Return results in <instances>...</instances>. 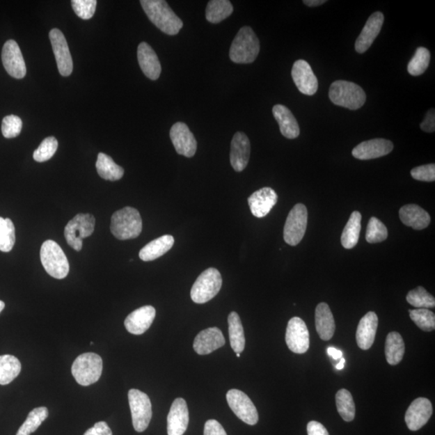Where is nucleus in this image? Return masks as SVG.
Returning a JSON list of instances; mask_svg holds the SVG:
<instances>
[{"label":"nucleus","instance_id":"nucleus-1","mask_svg":"<svg viewBox=\"0 0 435 435\" xmlns=\"http://www.w3.org/2000/svg\"><path fill=\"white\" fill-rule=\"evenodd\" d=\"M141 4L150 22L161 32L171 35L180 32L183 27L182 20L174 13L166 1L141 0Z\"/></svg>","mask_w":435,"mask_h":435},{"label":"nucleus","instance_id":"nucleus-2","mask_svg":"<svg viewBox=\"0 0 435 435\" xmlns=\"http://www.w3.org/2000/svg\"><path fill=\"white\" fill-rule=\"evenodd\" d=\"M260 40L252 28L239 29L230 49V58L235 63H253L260 53Z\"/></svg>","mask_w":435,"mask_h":435},{"label":"nucleus","instance_id":"nucleus-3","mask_svg":"<svg viewBox=\"0 0 435 435\" xmlns=\"http://www.w3.org/2000/svg\"><path fill=\"white\" fill-rule=\"evenodd\" d=\"M111 232L120 240L139 237L142 232V219L139 212L127 207L115 212L111 217Z\"/></svg>","mask_w":435,"mask_h":435},{"label":"nucleus","instance_id":"nucleus-4","mask_svg":"<svg viewBox=\"0 0 435 435\" xmlns=\"http://www.w3.org/2000/svg\"><path fill=\"white\" fill-rule=\"evenodd\" d=\"M329 97L334 104L349 110L360 109L367 98L365 90L359 85L344 80L331 84Z\"/></svg>","mask_w":435,"mask_h":435},{"label":"nucleus","instance_id":"nucleus-5","mask_svg":"<svg viewBox=\"0 0 435 435\" xmlns=\"http://www.w3.org/2000/svg\"><path fill=\"white\" fill-rule=\"evenodd\" d=\"M40 260L46 272L56 279H63L70 272V264L63 250L54 240H46L40 248Z\"/></svg>","mask_w":435,"mask_h":435},{"label":"nucleus","instance_id":"nucleus-6","mask_svg":"<svg viewBox=\"0 0 435 435\" xmlns=\"http://www.w3.org/2000/svg\"><path fill=\"white\" fill-rule=\"evenodd\" d=\"M71 371L80 386H89L98 381L102 376V358L95 353H84L76 358Z\"/></svg>","mask_w":435,"mask_h":435},{"label":"nucleus","instance_id":"nucleus-7","mask_svg":"<svg viewBox=\"0 0 435 435\" xmlns=\"http://www.w3.org/2000/svg\"><path fill=\"white\" fill-rule=\"evenodd\" d=\"M223 284L222 276L219 271L214 268H209L199 275L192 286L191 296L193 303L204 304L214 298Z\"/></svg>","mask_w":435,"mask_h":435},{"label":"nucleus","instance_id":"nucleus-8","mask_svg":"<svg viewBox=\"0 0 435 435\" xmlns=\"http://www.w3.org/2000/svg\"><path fill=\"white\" fill-rule=\"evenodd\" d=\"M95 219L90 214H78L66 224L64 235L66 242L76 251L83 248V239L94 233Z\"/></svg>","mask_w":435,"mask_h":435},{"label":"nucleus","instance_id":"nucleus-9","mask_svg":"<svg viewBox=\"0 0 435 435\" xmlns=\"http://www.w3.org/2000/svg\"><path fill=\"white\" fill-rule=\"evenodd\" d=\"M129 402L133 427L137 432H144L152 416L150 399L146 393L133 388L129 392Z\"/></svg>","mask_w":435,"mask_h":435},{"label":"nucleus","instance_id":"nucleus-10","mask_svg":"<svg viewBox=\"0 0 435 435\" xmlns=\"http://www.w3.org/2000/svg\"><path fill=\"white\" fill-rule=\"evenodd\" d=\"M307 223H308V212L305 205L296 204L289 213L284 227V239L286 244L296 246L303 239Z\"/></svg>","mask_w":435,"mask_h":435},{"label":"nucleus","instance_id":"nucleus-11","mask_svg":"<svg viewBox=\"0 0 435 435\" xmlns=\"http://www.w3.org/2000/svg\"><path fill=\"white\" fill-rule=\"evenodd\" d=\"M227 401L235 416L240 420L254 426L259 420L257 408L246 393L238 390H231L227 393Z\"/></svg>","mask_w":435,"mask_h":435},{"label":"nucleus","instance_id":"nucleus-12","mask_svg":"<svg viewBox=\"0 0 435 435\" xmlns=\"http://www.w3.org/2000/svg\"><path fill=\"white\" fill-rule=\"evenodd\" d=\"M285 342L289 349L296 354H304L309 349L310 333L305 322L294 317L286 329Z\"/></svg>","mask_w":435,"mask_h":435},{"label":"nucleus","instance_id":"nucleus-13","mask_svg":"<svg viewBox=\"0 0 435 435\" xmlns=\"http://www.w3.org/2000/svg\"><path fill=\"white\" fill-rule=\"evenodd\" d=\"M49 39L59 73L64 77L70 76L73 72V59L64 34L59 29H54L50 31Z\"/></svg>","mask_w":435,"mask_h":435},{"label":"nucleus","instance_id":"nucleus-14","mask_svg":"<svg viewBox=\"0 0 435 435\" xmlns=\"http://www.w3.org/2000/svg\"><path fill=\"white\" fill-rule=\"evenodd\" d=\"M2 61L5 70L10 76L17 79H24L27 70L22 50L13 40L4 44L2 50Z\"/></svg>","mask_w":435,"mask_h":435},{"label":"nucleus","instance_id":"nucleus-15","mask_svg":"<svg viewBox=\"0 0 435 435\" xmlns=\"http://www.w3.org/2000/svg\"><path fill=\"white\" fill-rule=\"evenodd\" d=\"M171 139L177 155L192 157L197 151V141L188 126L177 122L171 129Z\"/></svg>","mask_w":435,"mask_h":435},{"label":"nucleus","instance_id":"nucleus-16","mask_svg":"<svg viewBox=\"0 0 435 435\" xmlns=\"http://www.w3.org/2000/svg\"><path fill=\"white\" fill-rule=\"evenodd\" d=\"M291 74L301 93L306 95H314L318 90V79L307 61L304 60L295 61Z\"/></svg>","mask_w":435,"mask_h":435},{"label":"nucleus","instance_id":"nucleus-17","mask_svg":"<svg viewBox=\"0 0 435 435\" xmlns=\"http://www.w3.org/2000/svg\"><path fill=\"white\" fill-rule=\"evenodd\" d=\"M433 413L431 401L427 398L416 399L408 408L405 420L407 427L412 432H417L426 425Z\"/></svg>","mask_w":435,"mask_h":435},{"label":"nucleus","instance_id":"nucleus-18","mask_svg":"<svg viewBox=\"0 0 435 435\" xmlns=\"http://www.w3.org/2000/svg\"><path fill=\"white\" fill-rule=\"evenodd\" d=\"M189 421L187 402L177 398L172 404L167 418L168 435H183L187 432Z\"/></svg>","mask_w":435,"mask_h":435},{"label":"nucleus","instance_id":"nucleus-19","mask_svg":"<svg viewBox=\"0 0 435 435\" xmlns=\"http://www.w3.org/2000/svg\"><path fill=\"white\" fill-rule=\"evenodd\" d=\"M393 150L392 141L378 138L361 143L352 150V155L356 159L372 160L390 155Z\"/></svg>","mask_w":435,"mask_h":435},{"label":"nucleus","instance_id":"nucleus-20","mask_svg":"<svg viewBox=\"0 0 435 435\" xmlns=\"http://www.w3.org/2000/svg\"><path fill=\"white\" fill-rule=\"evenodd\" d=\"M156 310L152 306H145L137 309L127 317L125 326L132 335H140L150 329L155 321Z\"/></svg>","mask_w":435,"mask_h":435},{"label":"nucleus","instance_id":"nucleus-21","mask_svg":"<svg viewBox=\"0 0 435 435\" xmlns=\"http://www.w3.org/2000/svg\"><path fill=\"white\" fill-rule=\"evenodd\" d=\"M278 194L270 187H264L254 192L248 199L251 212L255 217L263 218L278 203Z\"/></svg>","mask_w":435,"mask_h":435},{"label":"nucleus","instance_id":"nucleus-22","mask_svg":"<svg viewBox=\"0 0 435 435\" xmlns=\"http://www.w3.org/2000/svg\"><path fill=\"white\" fill-rule=\"evenodd\" d=\"M250 155L251 144L247 135L240 132L235 133L230 152V162L235 171L242 172L247 167Z\"/></svg>","mask_w":435,"mask_h":435},{"label":"nucleus","instance_id":"nucleus-23","mask_svg":"<svg viewBox=\"0 0 435 435\" xmlns=\"http://www.w3.org/2000/svg\"><path fill=\"white\" fill-rule=\"evenodd\" d=\"M225 342L226 341L221 330L218 327H209L197 335L193 342V349L198 355H208L222 347Z\"/></svg>","mask_w":435,"mask_h":435},{"label":"nucleus","instance_id":"nucleus-24","mask_svg":"<svg viewBox=\"0 0 435 435\" xmlns=\"http://www.w3.org/2000/svg\"><path fill=\"white\" fill-rule=\"evenodd\" d=\"M385 17L381 12L373 13L367 20L365 26L358 37L355 49L357 53L363 54L371 47V45L381 33Z\"/></svg>","mask_w":435,"mask_h":435},{"label":"nucleus","instance_id":"nucleus-25","mask_svg":"<svg viewBox=\"0 0 435 435\" xmlns=\"http://www.w3.org/2000/svg\"><path fill=\"white\" fill-rule=\"evenodd\" d=\"M137 58L143 73L151 80L159 79L161 65L155 51L150 45L142 42L138 46Z\"/></svg>","mask_w":435,"mask_h":435},{"label":"nucleus","instance_id":"nucleus-26","mask_svg":"<svg viewBox=\"0 0 435 435\" xmlns=\"http://www.w3.org/2000/svg\"><path fill=\"white\" fill-rule=\"evenodd\" d=\"M378 327V317L374 312H368L359 322L356 331L358 347L368 350L374 342Z\"/></svg>","mask_w":435,"mask_h":435},{"label":"nucleus","instance_id":"nucleus-27","mask_svg":"<svg viewBox=\"0 0 435 435\" xmlns=\"http://www.w3.org/2000/svg\"><path fill=\"white\" fill-rule=\"evenodd\" d=\"M273 114L276 122H278L281 134L287 139H296L300 135V129L298 121L290 110L284 105H275Z\"/></svg>","mask_w":435,"mask_h":435},{"label":"nucleus","instance_id":"nucleus-28","mask_svg":"<svg viewBox=\"0 0 435 435\" xmlns=\"http://www.w3.org/2000/svg\"><path fill=\"white\" fill-rule=\"evenodd\" d=\"M316 331L320 339L329 341L333 337L335 331V322L333 314L329 305L321 303L315 310Z\"/></svg>","mask_w":435,"mask_h":435},{"label":"nucleus","instance_id":"nucleus-29","mask_svg":"<svg viewBox=\"0 0 435 435\" xmlns=\"http://www.w3.org/2000/svg\"><path fill=\"white\" fill-rule=\"evenodd\" d=\"M402 222L414 230H423L431 223V216L416 204L406 205L399 211Z\"/></svg>","mask_w":435,"mask_h":435},{"label":"nucleus","instance_id":"nucleus-30","mask_svg":"<svg viewBox=\"0 0 435 435\" xmlns=\"http://www.w3.org/2000/svg\"><path fill=\"white\" fill-rule=\"evenodd\" d=\"M174 244V238L171 235L152 240L141 250L139 257L143 261H152L162 257L170 251Z\"/></svg>","mask_w":435,"mask_h":435},{"label":"nucleus","instance_id":"nucleus-31","mask_svg":"<svg viewBox=\"0 0 435 435\" xmlns=\"http://www.w3.org/2000/svg\"><path fill=\"white\" fill-rule=\"evenodd\" d=\"M96 170L102 178L111 182L120 180L125 174L124 168L118 166L111 157L102 152L99 153Z\"/></svg>","mask_w":435,"mask_h":435},{"label":"nucleus","instance_id":"nucleus-32","mask_svg":"<svg viewBox=\"0 0 435 435\" xmlns=\"http://www.w3.org/2000/svg\"><path fill=\"white\" fill-rule=\"evenodd\" d=\"M361 214L359 212H354L351 214L341 237V243L345 248L351 249L359 242L361 231Z\"/></svg>","mask_w":435,"mask_h":435},{"label":"nucleus","instance_id":"nucleus-33","mask_svg":"<svg viewBox=\"0 0 435 435\" xmlns=\"http://www.w3.org/2000/svg\"><path fill=\"white\" fill-rule=\"evenodd\" d=\"M405 342L400 334L396 331L390 332L386 338V356L390 365H397L405 354Z\"/></svg>","mask_w":435,"mask_h":435},{"label":"nucleus","instance_id":"nucleus-34","mask_svg":"<svg viewBox=\"0 0 435 435\" xmlns=\"http://www.w3.org/2000/svg\"><path fill=\"white\" fill-rule=\"evenodd\" d=\"M230 344L235 353H242L245 347V337L242 319L237 312L228 316Z\"/></svg>","mask_w":435,"mask_h":435},{"label":"nucleus","instance_id":"nucleus-35","mask_svg":"<svg viewBox=\"0 0 435 435\" xmlns=\"http://www.w3.org/2000/svg\"><path fill=\"white\" fill-rule=\"evenodd\" d=\"M22 371V363L12 355L0 356V385L13 382Z\"/></svg>","mask_w":435,"mask_h":435},{"label":"nucleus","instance_id":"nucleus-36","mask_svg":"<svg viewBox=\"0 0 435 435\" xmlns=\"http://www.w3.org/2000/svg\"><path fill=\"white\" fill-rule=\"evenodd\" d=\"M233 13V6L228 0H212L206 9V18L209 22L218 24L230 17Z\"/></svg>","mask_w":435,"mask_h":435},{"label":"nucleus","instance_id":"nucleus-37","mask_svg":"<svg viewBox=\"0 0 435 435\" xmlns=\"http://www.w3.org/2000/svg\"><path fill=\"white\" fill-rule=\"evenodd\" d=\"M48 416L47 408L45 406L35 408L29 413L26 420L19 428L17 435H31L37 431Z\"/></svg>","mask_w":435,"mask_h":435},{"label":"nucleus","instance_id":"nucleus-38","mask_svg":"<svg viewBox=\"0 0 435 435\" xmlns=\"http://www.w3.org/2000/svg\"><path fill=\"white\" fill-rule=\"evenodd\" d=\"M335 401L341 418L346 422L353 421L356 416V406L351 393L342 388L336 393Z\"/></svg>","mask_w":435,"mask_h":435},{"label":"nucleus","instance_id":"nucleus-39","mask_svg":"<svg viewBox=\"0 0 435 435\" xmlns=\"http://www.w3.org/2000/svg\"><path fill=\"white\" fill-rule=\"evenodd\" d=\"M431 61V53L424 47H418L408 64V72L412 76L422 75L426 72Z\"/></svg>","mask_w":435,"mask_h":435},{"label":"nucleus","instance_id":"nucleus-40","mask_svg":"<svg viewBox=\"0 0 435 435\" xmlns=\"http://www.w3.org/2000/svg\"><path fill=\"white\" fill-rule=\"evenodd\" d=\"M15 243V229L11 219L0 217V251L11 252Z\"/></svg>","mask_w":435,"mask_h":435},{"label":"nucleus","instance_id":"nucleus-41","mask_svg":"<svg viewBox=\"0 0 435 435\" xmlns=\"http://www.w3.org/2000/svg\"><path fill=\"white\" fill-rule=\"evenodd\" d=\"M406 300L409 304L419 309L434 308L435 306L434 296L429 294L422 286L409 291Z\"/></svg>","mask_w":435,"mask_h":435},{"label":"nucleus","instance_id":"nucleus-42","mask_svg":"<svg viewBox=\"0 0 435 435\" xmlns=\"http://www.w3.org/2000/svg\"><path fill=\"white\" fill-rule=\"evenodd\" d=\"M409 316L419 329L424 331H432L435 329V315L428 309L409 310Z\"/></svg>","mask_w":435,"mask_h":435},{"label":"nucleus","instance_id":"nucleus-43","mask_svg":"<svg viewBox=\"0 0 435 435\" xmlns=\"http://www.w3.org/2000/svg\"><path fill=\"white\" fill-rule=\"evenodd\" d=\"M388 237V230L381 220L376 217H372L368 222L366 240L367 243H381Z\"/></svg>","mask_w":435,"mask_h":435},{"label":"nucleus","instance_id":"nucleus-44","mask_svg":"<svg viewBox=\"0 0 435 435\" xmlns=\"http://www.w3.org/2000/svg\"><path fill=\"white\" fill-rule=\"evenodd\" d=\"M58 142L54 136L45 138L42 144L35 150L33 153V158L35 161L45 162L51 159L57 152Z\"/></svg>","mask_w":435,"mask_h":435},{"label":"nucleus","instance_id":"nucleus-45","mask_svg":"<svg viewBox=\"0 0 435 435\" xmlns=\"http://www.w3.org/2000/svg\"><path fill=\"white\" fill-rule=\"evenodd\" d=\"M23 122L17 116L10 115L3 118L2 122L3 136L7 139L18 136L22 132Z\"/></svg>","mask_w":435,"mask_h":435},{"label":"nucleus","instance_id":"nucleus-46","mask_svg":"<svg viewBox=\"0 0 435 435\" xmlns=\"http://www.w3.org/2000/svg\"><path fill=\"white\" fill-rule=\"evenodd\" d=\"M71 3L74 13L81 19H89L95 13L96 0H73Z\"/></svg>","mask_w":435,"mask_h":435},{"label":"nucleus","instance_id":"nucleus-47","mask_svg":"<svg viewBox=\"0 0 435 435\" xmlns=\"http://www.w3.org/2000/svg\"><path fill=\"white\" fill-rule=\"evenodd\" d=\"M411 176L417 181L432 182L435 181L434 164H429L413 168Z\"/></svg>","mask_w":435,"mask_h":435},{"label":"nucleus","instance_id":"nucleus-48","mask_svg":"<svg viewBox=\"0 0 435 435\" xmlns=\"http://www.w3.org/2000/svg\"><path fill=\"white\" fill-rule=\"evenodd\" d=\"M204 435H228L218 421L211 419L205 423Z\"/></svg>","mask_w":435,"mask_h":435},{"label":"nucleus","instance_id":"nucleus-49","mask_svg":"<svg viewBox=\"0 0 435 435\" xmlns=\"http://www.w3.org/2000/svg\"><path fill=\"white\" fill-rule=\"evenodd\" d=\"M84 435H112V432L106 422H99L87 429Z\"/></svg>","mask_w":435,"mask_h":435},{"label":"nucleus","instance_id":"nucleus-50","mask_svg":"<svg viewBox=\"0 0 435 435\" xmlns=\"http://www.w3.org/2000/svg\"><path fill=\"white\" fill-rule=\"evenodd\" d=\"M421 129L424 132L432 133L435 131V112L431 109L427 112L425 120L420 125Z\"/></svg>","mask_w":435,"mask_h":435},{"label":"nucleus","instance_id":"nucleus-51","mask_svg":"<svg viewBox=\"0 0 435 435\" xmlns=\"http://www.w3.org/2000/svg\"><path fill=\"white\" fill-rule=\"evenodd\" d=\"M308 435H329L324 425L319 422L311 421L307 425Z\"/></svg>","mask_w":435,"mask_h":435},{"label":"nucleus","instance_id":"nucleus-52","mask_svg":"<svg viewBox=\"0 0 435 435\" xmlns=\"http://www.w3.org/2000/svg\"><path fill=\"white\" fill-rule=\"evenodd\" d=\"M327 352L334 360H339L342 358V352L340 350L335 349L334 347H329Z\"/></svg>","mask_w":435,"mask_h":435},{"label":"nucleus","instance_id":"nucleus-53","mask_svg":"<svg viewBox=\"0 0 435 435\" xmlns=\"http://www.w3.org/2000/svg\"><path fill=\"white\" fill-rule=\"evenodd\" d=\"M326 3V0H304L303 3L308 7H318Z\"/></svg>","mask_w":435,"mask_h":435},{"label":"nucleus","instance_id":"nucleus-54","mask_svg":"<svg viewBox=\"0 0 435 435\" xmlns=\"http://www.w3.org/2000/svg\"><path fill=\"white\" fill-rule=\"evenodd\" d=\"M345 360L344 359V358H341L340 362L338 363V365H336L337 370H342V368L345 367Z\"/></svg>","mask_w":435,"mask_h":435},{"label":"nucleus","instance_id":"nucleus-55","mask_svg":"<svg viewBox=\"0 0 435 435\" xmlns=\"http://www.w3.org/2000/svg\"><path fill=\"white\" fill-rule=\"evenodd\" d=\"M5 307V303H3V301H0V313H1V312L3 310Z\"/></svg>","mask_w":435,"mask_h":435},{"label":"nucleus","instance_id":"nucleus-56","mask_svg":"<svg viewBox=\"0 0 435 435\" xmlns=\"http://www.w3.org/2000/svg\"><path fill=\"white\" fill-rule=\"evenodd\" d=\"M237 356L238 358H239V357H240V353H237Z\"/></svg>","mask_w":435,"mask_h":435}]
</instances>
